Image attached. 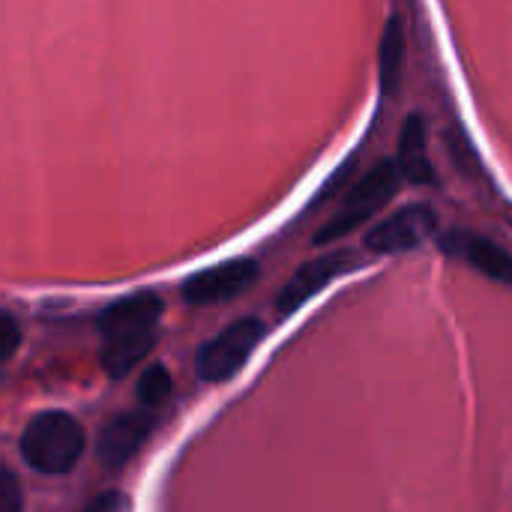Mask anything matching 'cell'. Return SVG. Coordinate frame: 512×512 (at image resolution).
<instances>
[{
  "label": "cell",
  "mask_w": 512,
  "mask_h": 512,
  "mask_svg": "<svg viewBox=\"0 0 512 512\" xmlns=\"http://www.w3.org/2000/svg\"><path fill=\"white\" fill-rule=\"evenodd\" d=\"M360 267V258L351 249H333L324 252L306 264H300L294 270V276L285 282V288L276 297V312L279 315H294L300 306H306L318 291H324L330 282H336L339 276L351 273Z\"/></svg>",
  "instance_id": "cell-6"
},
{
  "label": "cell",
  "mask_w": 512,
  "mask_h": 512,
  "mask_svg": "<svg viewBox=\"0 0 512 512\" xmlns=\"http://www.w3.org/2000/svg\"><path fill=\"white\" fill-rule=\"evenodd\" d=\"M18 447H21L24 462L36 474L63 477L81 462V456L87 450V432L72 414L45 411L27 423Z\"/></svg>",
  "instance_id": "cell-3"
},
{
  "label": "cell",
  "mask_w": 512,
  "mask_h": 512,
  "mask_svg": "<svg viewBox=\"0 0 512 512\" xmlns=\"http://www.w3.org/2000/svg\"><path fill=\"white\" fill-rule=\"evenodd\" d=\"M129 507V501L126 498H120V495H114V492H108V495H102V498H93L90 501V510L99 512V510H126Z\"/></svg>",
  "instance_id": "cell-17"
},
{
  "label": "cell",
  "mask_w": 512,
  "mask_h": 512,
  "mask_svg": "<svg viewBox=\"0 0 512 512\" xmlns=\"http://www.w3.org/2000/svg\"><path fill=\"white\" fill-rule=\"evenodd\" d=\"M402 69H405V24L399 15H390L381 33V48H378V75H381L384 93L399 90Z\"/></svg>",
  "instance_id": "cell-11"
},
{
  "label": "cell",
  "mask_w": 512,
  "mask_h": 512,
  "mask_svg": "<svg viewBox=\"0 0 512 512\" xmlns=\"http://www.w3.org/2000/svg\"><path fill=\"white\" fill-rule=\"evenodd\" d=\"M447 147H450V156H453V162L459 165V171H465V177H474V174L483 171L477 150L471 147V141L465 138V132H462L459 126H453V129L447 132Z\"/></svg>",
  "instance_id": "cell-13"
},
{
  "label": "cell",
  "mask_w": 512,
  "mask_h": 512,
  "mask_svg": "<svg viewBox=\"0 0 512 512\" xmlns=\"http://www.w3.org/2000/svg\"><path fill=\"white\" fill-rule=\"evenodd\" d=\"M162 318L156 294H132L99 315V363L108 378H126L153 348Z\"/></svg>",
  "instance_id": "cell-1"
},
{
  "label": "cell",
  "mask_w": 512,
  "mask_h": 512,
  "mask_svg": "<svg viewBox=\"0 0 512 512\" xmlns=\"http://www.w3.org/2000/svg\"><path fill=\"white\" fill-rule=\"evenodd\" d=\"M405 174L396 159H384L369 174H363L345 195H342V210L330 216L318 231H315V246H333L354 234L357 228L369 225L372 216H378L402 189Z\"/></svg>",
  "instance_id": "cell-2"
},
{
  "label": "cell",
  "mask_w": 512,
  "mask_h": 512,
  "mask_svg": "<svg viewBox=\"0 0 512 512\" xmlns=\"http://www.w3.org/2000/svg\"><path fill=\"white\" fill-rule=\"evenodd\" d=\"M24 507V492H21V480L15 477L12 468H6L0 462V512H18Z\"/></svg>",
  "instance_id": "cell-14"
},
{
  "label": "cell",
  "mask_w": 512,
  "mask_h": 512,
  "mask_svg": "<svg viewBox=\"0 0 512 512\" xmlns=\"http://www.w3.org/2000/svg\"><path fill=\"white\" fill-rule=\"evenodd\" d=\"M261 276V267L255 258H231L225 264H216L210 270H201L183 282V300L189 306H213L228 303L249 291Z\"/></svg>",
  "instance_id": "cell-7"
},
{
  "label": "cell",
  "mask_w": 512,
  "mask_h": 512,
  "mask_svg": "<svg viewBox=\"0 0 512 512\" xmlns=\"http://www.w3.org/2000/svg\"><path fill=\"white\" fill-rule=\"evenodd\" d=\"M156 429V411L141 405L138 411H126L120 417H114L96 441V459L102 468L114 471L123 468L138 450L141 444L150 438V432Z\"/></svg>",
  "instance_id": "cell-8"
},
{
  "label": "cell",
  "mask_w": 512,
  "mask_h": 512,
  "mask_svg": "<svg viewBox=\"0 0 512 512\" xmlns=\"http://www.w3.org/2000/svg\"><path fill=\"white\" fill-rule=\"evenodd\" d=\"M438 228H441L438 213L429 204H405L393 210L387 219H381L378 225H372L363 237V246L372 255H399L435 237Z\"/></svg>",
  "instance_id": "cell-5"
},
{
  "label": "cell",
  "mask_w": 512,
  "mask_h": 512,
  "mask_svg": "<svg viewBox=\"0 0 512 512\" xmlns=\"http://www.w3.org/2000/svg\"><path fill=\"white\" fill-rule=\"evenodd\" d=\"M396 162L408 183L432 186L435 183V165L429 162V132L423 114H408L399 132V153Z\"/></svg>",
  "instance_id": "cell-10"
},
{
  "label": "cell",
  "mask_w": 512,
  "mask_h": 512,
  "mask_svg": "<svg viewBox=\"0 0 512 512\" xmlns=\"http://www.w3.org/2000/svg\"><path fill=\"white\" fill-rule=\"evenodd\" d=\"M171 390H174V381H171L168 369L156 363L138 381V402L156 411V408H162L171 399Z\"/></svg>",
  "instance_id": "cell-12"
},
{
  "label": "cell",
  "mask_w": 512,
  "mask_h": 512,
  "mask_svg": "<svg viewBox=\"0 0 512 512\" xmlns=\"http://www.w3.org/2000/svg\"><path fill=\"white\" fill-rule=\"evenodd\" d=\"M21 345V333H18V324L0 312V363H6Z\"/></svg>",
  "instance_id": "cell-15"
},
{
  "label": "cell",
  "mask_w": 512,
  "mask_h": 512,
  "mask_svg": "<svg viewBox=\"0 0 512 512\" xmlns=\"http://www.w3.org/2000/svg\"><path fill=\"white\" fill-rule=\"evenodd\" d=\"M351 171H354V159H351V162H348L345 168H339V171H336V174L330 177L327 189H324V192H318L315 204H324V201H327V198H330V195H333V192H336V189H339V186H342V183L348 180V177H351Z\"/></svg>",
  "instance_id": "cell-16"
},
{
  "label": "cell",
  "mask_w": 512,
  "mask_h": 512,
  "mask_svg": "<svg viewBox=\"0 0 512 512\" xmlns=\"http://www.w3.org/2000/svg\"><path fill=\"white\" fill-rule=\"evenodd\" d=\"M267 336V324L261 318H237L228 324L219 336H213L207 345H201L195 357V372L207 384H219L234 378L246 360L255 354L261 339Z\"/></svg>",
  "instance_id": "cell-4"
},
{
  "label": "cell",
  "mask_w": 512,
  "mask_h": 512,
  "mask_svg": "<svg viewBox=\"0 0 512 512\" xmlns=\"http://www.w3.org/2000/svg\"><path fill=\"white\" fill-rule=\"evenodd\" d=\"M441 249L447 255L468 261L486 279L512 285V255L495 240H489L483 234H471V231H447V234H441Z\"/></svg>",
  "instance_id": "cell-9"
}]
</instances>
